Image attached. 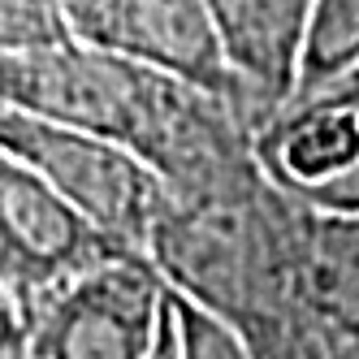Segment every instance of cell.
<instances>
[{"mask_svg":"<svg viewBox=\"0 0 359 359\" xmlns=\"http://www.w3.org/2000/svg\"><path fill=\"white\" fill-rule=\"evenodd\" d=\"M61 9L74 39L169 69L243 113V91L221 53L208 0H61Z\"/></svg>","mask_w":359,"mask_h":359,"instance_id":"cell-6","label":"cell"},{"mask_svg":"<svg viewBox=\"0 0 359 359\" xmlns=\"http://www.w3.org/2000/svg\"><path fill=\"white\" fill-rule=\"evenodd\" d=\"M247 342L217 307L169 286L156 359H243Z\"/></svg>","mask_w":359,"mask_h":359,"instance_id":"cell-10","label":"cell"},{"mask_svg":"<svg viewBox=\"0 0 359 359\" xmlns=\"http://www.w3.org/2000/svg\"><path fill=\"white\" fill-rule=\"evenodd\" d=\"M0 147L31 165L43 182H53L100 229L143 251L161 177L139 156L69 121L31 113L13 100H0Z\"/></svg>","mask_w":359,"mask_h":359,"instance_id":"cell-4","label":"cell"},{"mask_svg":"<svg viewBox=\"0 0 359 359\" xmlns=\"http://www.w3.org/2000/svg\"><path fill=\"white\" fill-rule=\"evenodd\" d=\"M165 294L143 251L91 264L22 320V359H156Z\"/></svg>","mask_w":359,"mask_h":359,"instance_id":"cell-3","label":"cell"},{"mask_svg":"<svg viewBox=\"0 0 359 359\" xmlns=\"http://www.w3.org/2000/svg\"><path fill=\"white\" fill-rule=\"evenodd\" d=\"M303 307L325 359L359 355V208H316L303 247Z\"/></svg>","mask_w":359,"mask_h":359,"instance_id":"cell-8","label":"cell"},{"mask_svg":"<svg viewBox=\"0 0 359 359\" xmlns=\"http://www.w3.org/2000/svg\"><path fill=\"white\" fill-rule=\"evenodd\" d=\"M325 91H346V95H359V65L346 74L342 83H333V87H325Z\"/></svg>","mask_w":359,"mask_h":359,"instance_id":"cell-13","label":"cell"},{"mask_svg":"<svg viewBox=\"0 0 359 359\" xmlns=\"http://www.w3.org/2000/svg\"><path fill=\"white\" fill-rule=\"evenodd\" d=\"M355 65H359V0H316L307 43H303L294 100L342 83Z\"/></svg>","mask_w":359,"mask_h":359,"instance_id":"cell-9","label":"cell"},{"mask_svg":"<svg viewBox=\"0 0 359 359\" xmlns=\"http://www.w3.org/2000/svg\"><path fill=\"white\" fill-rule=\"evenodd\" d=\"M312 203L247 161L208 187H165L147 225V260L169 286L243 333L255 359H325L303 307Z\"/></svg>","mask_w":359,"mask_h":359,"instance_id":"cell-1","label":"cell"},{"mask_svg":"<svg viewBox=\"0 0 359 359\" xmlns=\"http://www.w3.org/2000/svg\"><path fill=\"white\" fill-rule=\"evenodd\" d=\"M312 9L316 0H208L251 135L294 100Z\"/></svg>","mask_w":359,"mask_h":359,"instance_id":"cell-7","label":"cell"},{"mask_svg":"<svg viewBox=\"0 0 359 359\" xmlns=\"http://www.w3.org/2000/svg\"><path fill=\"white\" fill-rule=\"evenodd\" d=\"M0 100L109 139L182 191L255 156V135L229 100L83 39L0 53Z\"/></svg>","mask_w":359,"mask_h":359,"instance_id":"cell-2","label":"cell"},{"mask_svg":"<svg viewBox=\"0 0 359 359\" xmlns=\"http://www.w3.org/2000/svg\"><path fill=\"white\" fill-rule=\"evenodd\" d=\"M74 39L61 0H0V53Z\"/></svg>","mask_w":359,"mask_h":359,"instance_id":"cell-11","label":"cell"},{"mask_svg":"<svg viewBox=\"0 0 359 359\" xmlns=\"http://www.w3.org/2000/svg\"><path fill=\"white\" fill-rule=\"evenodd\" d=\"M0 355H22V325L5 312V307H0Z\"/></svg>","mask_w":359,"mask_h":359,"instance_id":"cell-12","label":"cell"},{"mask_svg":"<svg viewBox=\"0 0 359 359\" xmlns=\"http://www.w3.org/2000/svg\"><path fill=\"white\" fill-rule=\"evenodd\" d=\"M139 247L100 229L83 208L0 147V294L18 325L61 281Z\"/></svg>","mask_w":359,"mask_h":359,"instance_id":"cell-5","label":"cell"},{"mask_svg":"<svg viewBox=\"0 0 359 359\" xmlns=\"http://www.w3.org/2000/svg\"><path fill=\"white\" fill-rule=\"evenodd\" d=\"M0 307H5V312H9V303H5V294H0ZM9 316H13V312H9ZM13 320H18V316H13Z\"/></svg>","mask_w":359,"mask_h":359,"instance_id":"cell-14","label":"cell"}]
</instances>
